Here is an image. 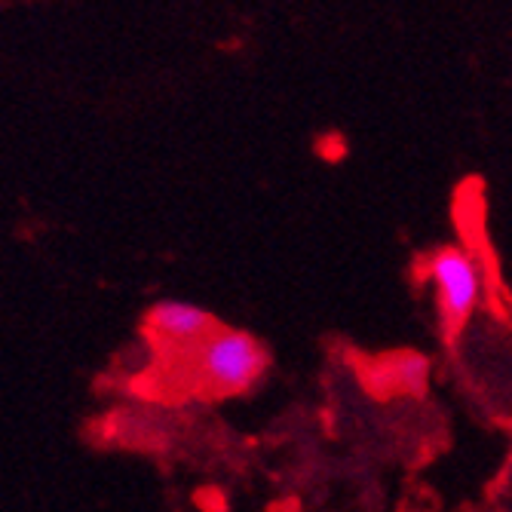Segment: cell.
Returning a JSON list of instances; mask_svg holds the SVG:
<instances>
[{"instance_id": "obj_1", "label": "cell", "mask_w": 512, "mask_h": 512, "mask_svg": "<svg viewBox=\"0 0 512 512\" xmlns=\"http://www.w3.org/2000/svg\"><path fill=\"white\" fill-rule=\"evenodd\" d=\"M270 365L264 344L237 329H218L200 344V371L218 393H243L255 387Z\"/></svg>"}, {"instance_id": "obj_2", "label": "cell", "mask_w": 512, "mask_h": 512, "mask_svg": "<svg viewBox=\"0 0 512 512\" xmlns=\"http://www.w3.org/2000/svg\"><path fill=\"white\" fill-rule=\"evenodd\" d=\"M430 276L439 295L442 319L451 332L463 329L476 313L482 298V267L479 258L460 246H442L430 258Z\"/></svg>"}, {"instance_id": "obj_3", "label": "cell", "mask_w": 512, "mask_h": 512, "mask_svg": "<svg viewBox=\"0 0 512 512\" xmlns=\"http://www.w3.org/2000/svg\"><path fill=\"white\" fill-rule=\"evenodd\" d=\"M148 325L157 338L169 344H188V347L203 344L218 332L212 313L188 301H157L148 310Z\"/></svg>"}]
</instances>
